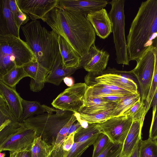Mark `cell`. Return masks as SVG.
I'll use <instances>...</instances> for the list:
<instances>
[{
    "mask_svg": "<svg viewBox=\"0 0 157 157\" xmlns=\"http://www.w3.org/2000/svg\"><path fill=\"white\" fill-rule=\"evenodd\" d=\"M42 20L63 37L80 57L95 43V33L86 15L66 10L57 5Z\"/></svg>",
    "mask_w": 157,
    "mask_h": 157,
    "instance_id": "1",
    "label": "cell"
},
{
    "mask_svg": "<svg viewBox=\"0 0 157 157\" xmlns=\"http://www.w3.org/2000/svg\"><path fill=\"white\" fill-rule=\"evenodd\" d=\"M157 35V0L142 2L127 36L129 61L136 60L151 45Z\"/></svg>",
    "mask_w": 157,
    "mask_h": 157,
    "instance_id": "2",
    "label": "cell"
},
{
    "mask_svg": "<svg viewBox=\"0 0 157 157\" xmlns=\"http://www.w3.org/2000/svg\"><path fill=\"white\" fill-rule=\"evenodd\" d=\"M21 28L36 60L50 71L59 52V35L53 30H48L37 20H32Z\"/></svg>",
    "mask_w": 157,
    "mask_h": 157,
    "instance_id": "3",
    "label": "cell"
},
{
    "mask_svg": "<svg viewBox=\"0 0 157 157\" xmlns=\"http://www.w3.org/2000/svg\"><path fill=\"white\" fill-rule=\"evenodd\" d=\"M33 60L35 57L25 42L13 35H0V77L15 67Z\"/></svg>",
    "mask_w": 157,
    "mask_h": 157,
    "instance_id": "4",
    "label": "cell"
},
{
    "mask_svg": "<svg viewBox=\"0 0 157 157\" xmlns=\"http://www.w3.org/2000/svg\"><path fill=\"white\" fill-rule=\"evenodd\" d=\"M124 2V0H113L109 2L111 8L108 15L112 23L116 61L119 64L129 65L125 35Z\"/></svg>",
    "mask_w": 157,
    "mask_h": 157,
    "instance_id": "5",
    "label": "cell"
},
{
    "mask_svg": "<svg viewBox=\"0 0 157 157\" xmlns=\"http://www.w3.org/2000/svg\"><path fill=\"white\" fill-rule=\"evenodd\" d=\"M134 69L129 73L135 76L140 87L141 101L144 102L148 96L154 73L155 54L154 48L151 45L136 60Z\"/></svg>",
    "mask_w": 157,
    "mask_h": 157,
    "instance_id": "6",
    "label": "cell"
},
{
    "mask_svg": "<svg viewBox=\"0 0 157 157\" xmlns=\"http://www.w3.org/2000/svg\"><path fill=\"white\" fill-rule=\"evenodd\" d=\"M124 72L125 71L108 67L100 72H88L85 77V83L87 86L96 84H105L124 90L133 94L139 93L136 83L132 80L124 77Z\"/></svg>",
    "mask_w": 157,
    "mask_h": 157,
    "instance_id": "7",
    "label": "cell"
},
{
    "mask_svg": "<svg viewBox=\"0 0 157 157\" xmlns=\"http://www.w3.org/2000/svg\"><path fill=\"white\" fill-rule=\"evenodd\" d=\"M75 113L53 108L50 112L28 118L23 123L27 127L39 131H58L70 120Z\"/></svg>",
    "mask_w": 157,
    "mask_h": 157,
    "instance_id": "8",
    "label": "cell"
},
{
    "mask_svg": "<svg viewBox=\"0 0 157 157\" xmlns=\"http://www.w3.org/2000/svg\"><path fill=\"white\" fill-rule=\"evenodd\" d=\"M87 87L84 83H78L66 89L51 103L57 109L78 113L82 106Z\"/></svg>",
    "mask_w": 157,
    "mask_h": 157,
    "instance_id": "9",
    "label": "cell"
},
{
    "mask_svg": "<svg viewBox=\"0 0 157 157\" xmlns=\"http://www.w3.org/2000/svg\"><path fill=\"white\" fill-rule=\"evenodd\" d=\"M133 121L132 116L122 115L96 123V126L100 132L107 136L112 143L123 144Z\"/></svg>",
    "mask_w": 157,
    "mask_h": 157,
    "instance_id": "10",
    "label": "cell"
},
{
    "mask_svg": "<svg viewBox=\"0 0 157 157\" xmlns=\"http://www.w3.org/2000/svg\"><path fill=\"white\" fill-rule=\"evenodd\" d=\"M109 57L107 52L98 48L94 43L88 52L80 57L79 67L90 73L102 72L105 69Z\"/></svg>",
    "mask_w": 157,
    "mask_h": 157,
    "instance_id": "11",
    "label": "cell"
},
{
    "mask_svg": "<svg viewBox=\"0 0 157 157\" xmlns=\"http://www.w3.org/2000/svg\"><path fill=\"white\" fill-rule=\"evenodd\" d=\"M20 10L32 20H42L57 5L58 0H16Z\"/></svg>",
    "mask_w": 157,
    "mask_h": 157,
    "instance_id": "12",
    "label": "cell"
},
{
    "mask_svg": "<svg viewBox=\"0 0 157 157\" xmlns=\"http://www.w3.org/2000/svg\"><path fill=\"white\" fill-rule=\"evenodd\" d=\"M106 0H58L57 5L63 9L87 15L106 6Z\"/></svg>",
    "mask_w": 157,
    "mask_h": 157,
    "instance_id": "13",
    "label": "cell"
},
{
    "mask_svg": "<svg viewBox=\"0 0 157 157\" xmlns=\"http://www.w3.org/2000/svg\"><path fill=\"white\" fill-rule=\"evenodd\" d=\"M87 17L95 33L101 38H107L112 32V22L105 9L91 12Z\"/></svg>",
    "mask_w": 157,
    "mask_h": 157,
    "instance_id": "14",
    "label": "cell"
},
{
    "mask_svg": "<svg viewBox=\"0 0 157 157\" xmlns=\"http://www.w3.org/2000/svg\"><path fill=\"white\" fill-rule=\"evenodd\" d=\"M23 67L28 77L31 78L30 90L34 92L41 91L44 86L46 78L50 71L35 60L28 63Z\"/></svg>",
    "mask_w": 157,
    "mask_h": 157,
    "instance_id": "15",
    "label": "cell"
},
{
    "mask_svg": "<svg viewBox=\"0 0 157 157\" xmlns=\"http://www.w3.org/2000/svg\"><path fill=\"white\" fill-rule=\"evenodd\" d=\"M0 95L5 100L10 111L19 121L23 113L22 99L14 87L0 81Z\"/></svg>",
    "mask_w": 157,
    "mask_h": 157,
    "instance_id": "16",
    "label": "cell"
},
{
    "mask_svg": "<svg viewBox=\"0 0 157 157\" xmlns=\"http://www.w3.org/2000/svg\"><path fill=\"white\" fill-rule=\"evenodd\" d=\"M19 30L10 9L8 0H0V35L10 34L20 38Z\"/></svg>",
    "mask_w": 157,
    "mask_h": 157,
    "instance_id": "17",
    "label": "cell"
},
{
    "mask_svg": "<svg viewBox=\"0 0 157 157\" xmlns=\"http://www.w3.org/2000/svg\"><path fill=\"white\" fill-rule=\"evenodd\" d=\"M117 103L103 98H90L84 100L78 113L92 114L111 111Z\"/></svg>",
    "mask_w": 157,
    "mask_h": 157,
    "instance_id": "18",
    "label": "cell"
},
{
    "mask_svg": "<svg viewBox=\"0 0 157 157\" xmlns=\"http://www.w3.org/2000/svg\"><path fill=\"white\" fill-rule=\"evenodd\" d=\"M143 122L141 120L133 121L123 143L121 157H128L138 144L141 139Z\"/></svg>",
    "mask_w": 157,
    "mask_h": 157,
    "instance_id": "19",
    "label": "cell"
},
{
    "mask_svg": "<svg viewBox=\"0 0 157 157\" xmlns=\"http://www.w3.org/2000/svg\"><path fill=\"white\" fill-rule=\"evenodd\" d=\"M79 68L66 67L63 63L60 52L58 53L49 73L46 79V82L59 86L63 79L73 74Z\"/></svg>",
    "mask_w": 157,
    "mask_h": 157,
    "instance_id": "20",
    "label": "cell"
},
{
    "mask_svg": "<svg viewBox=\"0 0 157 157\" xmlns=\"http://www.w3.org/2000/svg\"><path fill=\"white\" fill-rule=\"evenodd\" d=\"M59 50L63 63L67 68H80V57L69 43L59 35Z\"/></svg>",
    "mask_w": 157,
    "mask_h": 157,
    "instance_id": "21",
    "label": "cell"
},
{
    "mask_svg": "<svg viewBox=\"0 0 157 157\" xmlns=\"http://www.w3.org/2000/svg\"><path fill=\"white\" fill-rule=\"evenodd\" d=\"M128 91L113 90L98 84L87 86L84 95V100L90 98H103L110 96H124L131 94Z\"/></svg>",
    "mask_w": 157,
    "mask_h": 157,
    "instance_id": "22",
    "label": "cell"
},
{
    "mask_svg": "<svg viewBox=\"0 0 157 157\" xmlns=\"http://www.w3.org/2000/svg\"><path fill=\"white\" fill-rule=\"evenodd\" d=\"M23 113L19 121H23L35 115H39L50 112L52 108L44 105H41L36 101H31L22 99Z\"/></svg>",
    "mask_w": 157,
    "mask_h": 157,
    "instance_id": "23",
    "label": "cell"
},
{
    "mask_svg": "<svg viewBox=\"0 0 157 157\" xmlns=\"http://www.w3.org/2000/svg\"><path fill=\"white\" fill-rule=\"evenodd\" d=\"M139 93L126 96L117 103L110 113V117L122 116L137 101L140 100Z\"/></svg>",
    "mask_w": 157,
    "mask_h": 157,
    "instance_id": "24",
    "label": "cell"
},
{
    "mask_svg": "<svg viewBox=\"0 0 157 157\" xmlns=\"http://www.w3.org/2000/svg\"><path fill=\"white\" fill-rule=\"evenodd\" d=\"M28 77L23 67L15 66L0 77V81L8 86L14 87L23 78Z\"/></svg>",
    "mask_w": 157,
    "mask_h": 157,
    "instance_id": "25",
    "label": "cell"
},
{
    "mask_svg": "<svg viewBox=\"0 0 157 157\" xmlns=\"http://www.w3.org/2000/svg\"><path fill=\"white\" fill-rule=\"evenodd\" d=\"M86 127L83 126L77 131L74 136V142H83L97 137L101 133L96 126V124H89Z\"/></svg>",
    "mask_w": 157,
    "mask_h": 157,
    "instance_id": "26",
    "label": "cell"
},
{
    "mask_svg": "<svg viewBox=\"0 0 157 157\" xmlns=\"http://www.w3.org/2000/svg\"><path fill=\"white\" fill-rule=\"evenodd\" d=\"M138 155V157H157V140L141 139L139 144Z\"/></svg>",
    "mask_w": 157,
    "mask_h": 157,
    "instance_id": "27",
    "label": "cell"
},
{
    "mask_svg": "<svg viewBox=\"0 0 157 157\" xmlns=\"http://www.w3.org/2000/svg\"><path fill=\"white\" fill-rule=\"evenodd\" d=\"M18 121L9 109L5 100L0 95V131L11 123Z\"/></svg>",
    "mask_w": 157,
    "mask_h": 157,
    "instance_id": "28",
    "label": "cell"
},
{
    "mask_svg": "<svg viewBox=\"0 0 157 157\" xmlns=\"http://www.w3.org/2000/svg\"><path fill=\"white\" fill-rule=\"evenodd\" d=\"M111 111L92 114L75 113L79 121L85 122L88 124H96L103 122L110 118Z\"/></svg>",
    "mask_w": 157,
    "mask_h": 157,
    "instance_id": "29",
    "label": "cell"
},
{
    "mask_svg": "<svg viewBox=\"0 0 157 157\" xmlns=\"http://www.w3.org/2000/svg\"><path fill=\"white\" fill-rule=\"evenodd\" d=\"M9 5L15 23L20 29L22 25L27 23L29 17L24 13L18 6L16 0H8Z\"/></svg>",
    "mask_w": 157,
    "mask_h": 157,
    "instance_id": "30",
    "label": "cell"
},
{
    "mask_svg": "<svg viewBox=\"0 0 157 157\" xmlns=\"http://www.w3.org/2000/svg\"><path fill=\"white\" fill-rule=\"evenodd\" d=\"M50 148L39 138L36 139L31 148V157H48Z\"/></svg>",
    "mask_w": 157,
    "mask_h": 157,
    "instance_id": "31",
    "label": "cell"
},
{
    "mask_svg": "<svg viewBox=\"0 0 157 157\" xmlns=\"http://www.w3.org/2000/svg\"><path fill=\"white\" fill-rule=\"evenodd\" d=\"M96 138L83 142H74L69 151H67L66 157H80L89 147L93 144Z\"/></svg>",
    "mask_w": 157,
    "mask_h": 157,
    "instance_id": "32",
    "label": "cell"
},
{
    "mask_svg": "<svg viewBox=\"0 0 157 157\" xmlns=\"http://www.w3.org/2000/svg\"><path fill=\"white\" fill-rule=\"evenodd\" d=\"M110 142V140L107 136L103 133H100L93 144L94 150L92 157H97Z\"/></svg>",
    "mask_w": 157,
    "mask_h": 157,
    "instance_id": "33",
    "label": "cell"
},
{
    "mask_svg": "<svg viewBox=\"0 0 157 157\" xmlns=\"http://www.w3.org/2000/svg\"><path fill=\"white\" fill-rule=\"evenodd\" d=\"M144 102L140 100L137 101L131 108L126 111L123 115L131 116L133 121L141 120L144 122L143 118Z\"/></svg>",
    "mask_w": 157,
    "mask_h": 157,
    "instance_id": "34",
    "label": "cell"
},
{
    "mask_svg": "<svg viewBox=\"0 0 157 157\" xmlns=\"http://www.w3.org/2000/svg\"><path fill=\"white\" fill-rule=\"evenodd\" d=\"M123 144L111 141L97 157H121Z\"/></svg>",
    "mask_w": 157,
    "mask_h": 157,
    "instance_id": "35",
    "label": "cell"
},
{
    "mask_svg": "<svg viewBox=\"0 0 157 157\" xmlns=\"http://www.w3.org/2000/svg\"><path fill=\"white\" fill-rule=\"evenodd\" d=\"M77 120L78 117L75 113L73 114L68 122L62 128L58 133L56 143L60 146L64 142L68 136L70 126Z\"/></svg>",
    "mask_w": 157,
    "mask_h": 157,
    "instance_id": "36",
    "label": "cell"
},
{
    "mask_svg": "<svg viewBox=\"0 0 157 157\" xmlns=\"http://www.w3.org/2000/svg\"><path fill=\"white\" fill-rule=\"evenodd\" d=\"M157 87V73H154L153 78L147 98L144 102L143 118L151 108V104Z\"/></svg>",
    "mask_w": 157,
    "mask_h": 157,
    "instance_id": "37",
    "label": "cell"
},
{
    "mask_svg": "<svg viewBox=\"0 0 157 157\" xmlns=\"http://www.w3.org/2000/svg\"><path fill=\"white\" fill-rule=\"evenodd\" d=\"M148 138L152 140H157V105L153 109L152 117Z\"/></svg>",
    "mask_w": 157,
    "mask_h": 157,
    "instance_id": "38",
    "label": "cell"
},
{
    "mask_svg": "<svg viewBox=\"0 0 157 157\" xmlns=\"http://www.w3.org/2000/svg\"><path fill=\"white\" fill-rule=\"evenodd\" d=\"M75 132L68 136L63 145V149L64 151H68L74 143V136Z\"/></svg>",
    "mask_w": 157,
    "mask_h": 157,
    "instance_id": "39",
    "label": "cell"
},
{
    "mask_svg": "<svg viewBox=\"0 0 157 157\" xmlns=\"http://www.w3.org/2000/svg\"><path fill=\"white\" fill-rule=\"evenodd\" d=\"M82 126L81 122L78 120L77 122L73 123L70 127L68 131V136L76 132Z\"/></svg>",
    "mask_w": 157,
    "mask_h": 157,
    "instance_id": "40",
    "label": "cell"
},
{
    "mask_svg": "<svg viewBox=\"0 0 157 157\" xmlns=\"http://www.w3.org/2000/svg\"><path fill=\"white\" fill-rule=\"evenodd\" d=\"M154 48L155 54V63L154 73H157V35L152 41L151 45Z\"/></svg>",
    "mask_w": 157,
    "mask_h": 157,
    "instance_id": "41",
    "label": "cell"
},
{
    "mask_svg": "<svg viewBox=\"0 0 157 157\" xmlns=\"http://www.w3.org/2000/svg\"><path fill=\"white\" fill-rule=\"evenodd\" d=\"M125 96H110L103 98L109 101H113L117 103L123 98Z\"/></svg>",
    "mask_w": 157,
    "mask_h": 157,
    "instance_id": "42",
    "label": "cell"
},
{
    "mask_svg": "<svg viewBox=\"0 0 157 157\" xmlns=\"http://www.w3.org/2000/svg\"><path fill=\"white\" fill-rule=\"evenodd\" d=\"M63 81L69 87H71L74 84L73 79L69 76L65 77Z\"/></svg>",
    "mask_w": 157,
    "mask_h": 157,
    "instance_id": "43",
    "label": "cell"
},
{
    "mask_svg": "<svg viewBox=\"0 0 157 157\" xmlns=\"http://www.w3.org/2000/svg\"><path fill=\"white\" fill-rule=\"evenodd\" d=\"M157 105V87L156 89L155 94L154 95L152 100L151 104V108L153 107V109H154Z\"/></svg>",
    "mask_w": 157,
    "mask_h": 157,
    "instance_id": "44",
    "label": "cell"
},
{
    "mask_svg": "<svg viewBox=\"0 0 157 157\" xmlns=\"http://www.w3.org/2000/svg\"><path fill=\"white\" fill-rule=\"evenodd\" d=\"M139 144L134 149L131 155L128 157H138V152L139 148Z\"/></svg>",
    "mask_w": 157,
    "mask_h": 157,
    "instance_id": "45",
    "label": "cell"
},
{
    "mask_svg": "<svg viewBox=\"0 0 157 157\" xmlns=\"http://www.w3.org/2000/svg\"><path fill=\"white\" fill-rule=\"evenodd\" d=\"M18 157H29V155L28 152L25 151L20 152L19 154H18Z\"/></svg>",
    "mask_w": 157,
    "mask_h": 157,
    "instance_id": "46",
    "label": "cell"
},
{
    "mask_svg": "<svg viewBox=\"0 0 157 157\" xmlns=\"http://www.w3.org/2000/svg\"><path fill=\"white\" fill-rule=\"evenodd\" d=\"M0 157H4L5 155L4 153H0Z\"/></svg>",
    "mask_w": 157,
    "mask_h": 157,
    "instance_id": "47",
    "label": "cell"
}]
</instances>
